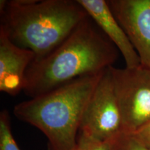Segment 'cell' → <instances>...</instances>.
Instances as JSON below:
<instances>
[{
    "instance_id": "ba28073f",
    "label": "cell",
    "mask_w": 150,
    "mask_h": 150,
    "mask_svg": "<svg viewBox=\"0 0 150 150\" xmlns=\"http://www.w3.org/2000/svg\"><path fill=\"white\" fill-rule=\"evenodd\" d=\"M78 1L122 54L125 62V67L133 68L139 66V56L125 30L114 16L108 1L78 0Z\"/></svg>"
},
{
    "instance_id": "8992f818",
    "label": "cell",
    "mask_w": 150,
    "mask_h": 150,
    "mask_svg": "<svg viewBox=\"0 0 150 150\" xmlns=\"http://www.w3.org/2000/svg\"><path fill=\"white\" fill-rule=\"evenodd\" d=\"M108 2L139 56L140 65L150 69V0Z\"/></svg>"
},
{
    "instance_id": "52a82bcc",
    "label": "cell",
    "mask_w": 150,
    "mask_h": 150,
    "mask_svg": "<svg viewBox=\"0 0 150 150\" xmlns=\"http://www.w3.org/2000/svg\"><path fill=\"white\" fill-rule=\"evenodd\" d=\"M35 55L15 44L0 30V91L16 96L25 86L26 73Z\"/></svg>"
},
{
    "instance_id": "3957f363",
    "label": "cell",
    "mask_w": 150,
    "mask_h": 150,
    "mask_svg": "<svg viewBox=\"0 0 150 150\" xmlns=\"http://www.w3.org/2000/svg\"><path fill=\"white\" fill-rule=\"evenodd\" d=\"M104 71L18 103L14 115L42 131L50 150H74L84 111Z\"/></svg>"
},
{
    "instance_id": "7a4b0ae2",
    "label": "cell",
    "mask_w": 150,
    "mask_h": 150,
    "mask_svg": "<svg viewBox=\"0 0 150 150\" xmlns=\"http://www.w3.org/2000/svg\"><path fill=\"white\" fill-rule=\"evenodd\" d=\"M0 13V30L31 50L35 59L51 52L88 17L78 0H3Z\"/></svg>"
},
{
    "instance_id": "6da1fadb",
    "label": "cell",
    "mask_w": 150,
    "mask_h": 150,
    "mask_svg": "<svg viewBox=\"0 0 150 150\" xmlns=\"http://www.w3.org/2000/svg\"><path fill=\"white\" fill-rule=\"evenodd\" d=\"M119 53L88 16L51 52L34 59L26 73L23 91L33 98L79 78L99 74L112 66Z\"/></svg>"
},
{
    "instance_id": "7c38bea8",
    "label": "cell",
    "mask_w": 150,
    "mask_h": 150,
    "mask_svg": "<svg viewBox=\"0 0 150 150\" xmlns=\"http://www.w3.org/2000/svg\"><path fill=\"white\" fill-rule=\"evenodd\" d=\"M132 134L146 147L150 149V122Z\"/></svg>"
},
{
    "instance_id": "9c48e42d",
    "label": "cell",
    "mask_w": 150,
    "mask_h": 150,
    "mask_svg": "<svg viewBox=\"0 0 150 150\" xmlns=\"http://www.w3.org/2000/svg\"><path fill=\"white\" fill-rule=\"evenodd\" d=\"M0 150H20L13 136L10 115L6 110L0 113Z\"/></svg>"
},
{
    "instance_id": "8fae6325",
    "label": "cell",
    "mask_w": 150,
    "mask_h": 150,
    "mask_svg": "<svg viewBox=\"0 0 150 150\" xmlns=\"http://www.w3.org/2000/svg\"><path fill=\"white\" fill-rule=\"evenodd\" d=\"M110 141H101L79 134L74 150H111Z\"/></svg>"
},
{
    "instance_id": "5b68a950",
    "label": "cell",
    "mask_w": 150,
    "mask_h": 150,
    "mask_svg": "<svg viewBox=\"0 0 150 150\" xmlns=\"http://www.w3.org/2000/svg\"><path fill=\"white\" fill-rule=\"evenodd\" d=\"M111 67L99 79L84 111L79 132L101 141H110L124 132Z\"/></svg>"
},
{
    "instance_id": "277c9868",
    "label": "cell",
    "mask_w": 150,
    "mask_h": 150,
    "mask_svg": "<svg viewBox=\"0 0 150 150\" xmlns=\"http://www.w3.org/2000/svg\"><path fill=\"white\" fill-rule=\"evenodd\" d=\"M111 74L124 132L134 134L150 122V69L112 66Z\"/></svg>"
},
{
    "instance_id": "30bf717a",
    "label": "cell",
    "mask_w": 150,
    "mask_h": 150,
    "mask_svg": "<svg viewBox=\"0 0 150 150\" xmlns=\"http://www.w3.org/2000/svg\"><path fill=\"white\" fill-rule=\"evenodd\" d=\"M111 150H150L132 134L122 132L110 141Z\"/></svg>"
}]
</instances>
